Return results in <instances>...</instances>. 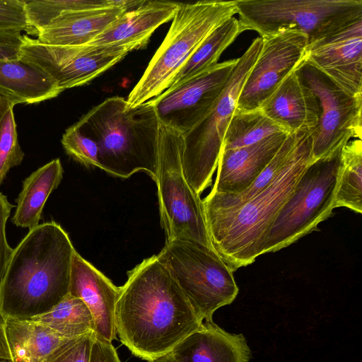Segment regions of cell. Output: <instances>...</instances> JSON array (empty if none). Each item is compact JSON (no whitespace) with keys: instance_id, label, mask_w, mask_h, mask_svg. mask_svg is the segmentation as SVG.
Masks as SVG:
<instances>
[{"instance_id":"cell-1","label":"cell","mask_w":362,"mask_h":362,"mask_svg":"<svg viewBox=\"0 0 362 362\" xmlns=\"http://www.w3.org/2000/svg\"><path fill=\"white\" fill-rule=\"evenodd\" d=\"M119 287L115 327L120 341L147 361L170 354L202 321L157 255L128 272Z\"/></svg>"},{"instance_id":"cell-2","label":"cell","mask_w":362,"mask_h":362,"mask_svg":"<svg viewBox=\"0 0 362 362\" xmlns=\"http://www.w3.org/2000/svg\"><path fill=\"white\" fill-rule=\"evenodd\" d=\"M75 251L54 221L30 230L13 249L0 284L1 315L28 320L54 307L69 293Z\"/></svg>"},{"instance_id":"cell-3","label":"cell","mask_w":362,"mask_h":362,"mask_svg":"<svg viewBox=\"0 0 362 362\" xmlns=\"http://www.w3.org/2000/svg\"><path fill=\"white\" fill-rule=\"evenodd\" d=\"M311 133L300 134L280 172L261 192L237 206L203 205L213 247L233 272L264 253L273 223L299 177L313 161Z\"/></svg>"},{"instance_id":"cell-4","label":"cell","mask_w":362,"mask_h":362,"mask_svg":"<svg viewBox=\"0 0 362 362\" xmlns=\"http://www.w3.org/2000/svg\"><path fill=\"white\" fill-rule=\"evenodd\" d=\"M74 124L97 144L100 169L122 178L145 171L156 180L160 123L151 100L127 108L124 98L110 97Z\"/></svg>"},{"instance_id":"cell-5","label":"cell","mask_w":362,"mask_h":362,"mask_svg":"<svg viewBox=\"0 0 362 362\" xmlns=\"http://www.w3.org/2000/svg\"><path fill=\"white\" fill-rule=\"evenodd\" d=\"M236 12L234 1L179 3L166 36L129 93L127 107L144 103L168 89L202 41Z\"/></svg>"},{"instance_id":"cell-6","label":"cell","mask_w":362,"mask_h":362,"mask_svg":"<svg viewBox=\"0 0 362 362\" xmlns=\"http://www.w3.org/2000/svg\"><path fill=\"white\" fill-rule=\"evenodd\" d=\"M236 14L245 31L261 37L294 30L309 44L362 18V0H235Z\"/></svg>"},{"instance_id":"cell-7","label":"cell","mask_w":362,"mask_h":362,"mask_svg":"<svg viewBox=\"0 0 362 362\" xmlns=\"http://www.w3.org/2000/svg\"><path fill=\"white\" fill-rule=\"evenodd\" d=\"M262 44L261 37L253 40L245 53L238 58L235 66L213 107L195 126L182 134L181 160L184 175L199 195L211 184L227 128Z\"/></svg>"},{"instance_id":"cell-8","label":"cell","mask_w":362,"mask_h":362,"mask_svg":"<svg viewBox=\"0 0 362 362\" xmlns=\"http://www.w3.org/2000/svg\"><path fill=\"white\" fill-rule=\"evenodd\" d=\"M157 257L202 322L211 321L214 312L238 293L233 272L214 248L173 240L166 241Z\"/></svg>"},{"instance_id":"cell-9","label":"cell","mask_w":362,"mask_h":362,"mask_svg":"<svg viewBox=\"0 0 362 362\" xmlns=\"http://www.w3.org/2000/svg\"><path fill=\"white\" fill-rule=\"evenodd\" d=\"M182 149V134L160 124L155 182L166 241L189 240L214 248L206 223L202 199L184 175Z\"/></svg>"},{"instance_id":"cell-10","label":"cell","mask_w":362,"mask_h":362,"mask_svg":"<svg viewBox=\"0 0 362 362\" xmlns=\"http://www.w3.org/2000/svg\"><path fill=\"white\" fill-rule=\"evenodd\" d=\"M340 152L313 160L305 169L272 224L264 253L290 245L329 217L334 209Z\"/></svg>"},{"instance_id":"cell-11","label":"cell","mask_w":362,"mask_h":362,"mask_svg":"<svg viewBox=\"0 0 362 362\" xmlns=\"http://www.w3.org/2000/svg\"><path fill=\"white\" fill-rule=\"evenodd\" d=\"M148 42L62 46L42 44L23 35L19 59L42 70L64 91L90 83L130 52L144 47Z\"/></svg>"},{"instance_id":"cell-12","label":"cell","mask_w":362,"mask_h":362,"mask_svg":"<svg viewBox=\"0 0 362 362\" xmlns=\"http://www.w3.org/2000/svg\"><path fill=\"white\" fill-rule=\"evenodd\" d=\"M296 72L314 93L320 107L318 124L311 133L313 160L339 153L352 139H361L362 97L347 94L305 61Z\"/></svg>"},{"instance_id":"cell-13","label":"cell","mask_w":362,"mask_h":362,"mask_svg":"<svg viewBox=\"0 0 362 362\" xmlns=\"http://www.w3.org/2000/svg\"><path fill=\"white\" fill-rule=\"evenodd\" d=\"M237 62L217 63L151 99L160 123L182 134L189 131L213 107Z\"/></svg>"},{"instance_id":"cell-14","label":"cell","mask_w":362,"mask_h":362,"mask_svg":"<svg viewBox=\"0 0 362 362\" xmlns=\"http://www.w3.org/2000/svg\"><path fill=\"white\" fill-rule=\"evenodd\" d=\"M262 38L259 53L238 97L237 110L258 109L305 59L309 42L300 32L286 30Z\"/></svg>"},{"instance_id":"cell-15","label":"cell","mask_w":362,"mask_h":362,"mask_svg":"<svg viewBox=\"0 0 362 362\" xmlns=\"http://www.w3.org/2000/svg\"><path fill=\"white\" fill-rule=\"evenodd\" d=\"M305 61L347 94L362 97V18L309 44Z\"/></svg>"},{"instance_id":"cell-16","label":"cell","mask_w":362,"mask_h":362,"mask_svg":"<svg viewBox=\"0 0 362 362\" xmlns=\"http://www.w3.org/2000/svg\"><path fill=\"white\" fill-rule=\"evenodd\" d=\"M119 291V287L75 251L69 293L81 299L90 311L95 334L110 342L117 335L115 317Z\"/></svg>"},{"instance_id":"cell-17","label":"cell","mask_w":362,"mask_h":362,"mask_svg":"<svg viewBox=\"0 0 362 362\" xmlns=\"http://www.w3.org/2000/svg\"><path fill=\"white\" fill-rule=\"evenodd\" d=\"M259 109L288 134L313 132L320 116L317 97L302 81L296 69L284 78Z\"/></svg>"},{"instance_id":"cell-18","label":"cell","mask_w":362,"mask_h":362,"mask_svg":"<svg viewBox=\"0 0 362 362\" xmlns=\"http://www.w3.org/2000/svg\"><path fill=\"white\" fill-rule=\"evenodd\" d=\"M288 134L281 133L250 146L221 150L211 192L235 194L247 189L275 156Z\"/></svg>"},{"instance_id":"cell-19","label":"cell","mask_w":362,"mask_h":362,"mask_svg":"<svg viewBox=\"0 0 362 362\" xmlns=\"http://www.w3.org/2000/svg\"><path fill=\"white\" fill-rule=\"evenodd\" d=\"M170 354L177 362H249L250 358L242 334L226 332L212 320L204 321Z\"/></svg>"},{"instance_id":"cell-20","label":"cell","mask_w":362,"mask_h":362,"mask_svg":"<svg viewBox=\"0 0 362 362\" xmlns=\"http://www.w3.org/2000/svg\"><path fill=\"white\" fill-rule=\"evenodd\" d=\"M179 3L146 1L126 11L105 31L86 45H114L133 42H148L153 33L162 24L172 20Z\"/></svg>"},{"instance_id":"cell-21","label":"cell","mask_w":362,"mask_h":362,"mask_svg":"<svg viewBox=\"0 0 362 362\" xmlns=\"http://www.w3.org/2000/svg\"><path fill=\"white\" fill-rule=\"evenodd\" d=\"M127 10L105 7L73 12L61 16L36 33L37 40L50 45H86L105 31Z\"/></svg>"},{"instance_id":"cell-22","label":"cell","mask_w":362,"mask_h":362,"mask_svg":"<svg viewBox=\"0 0 362 362\" xmlns=\"http://www.w3.org/2000/svg\"><path fill=\"white\" fill-rule=\"evenodd\" d=\"M4 332L13 362H45L66 339L31 320L4 317Z\"/></svg>"},{"instance_id":"cell-23","label":"cell","mask_w":362,"mask_h":362,"mask_svg":"<svg viewBox=\"0 0 362 362\" xmlns=\"http://www.w3.org/2000/svg\"><path fill=\"white\" fill-rule=\"evenodd\" d=\"M63 173L60 160L55 158L25 179L11 220L14 225L29 230L39 225L46 201L60 184Z\"/></svg>"},{"instance_id":"cell-24","label":"cell","mask_w":362,"mask_h":362,"mask_svg":"<svg viewBox=\"0 0 362 362\" xmlns=\"http://www.w3.org/2000/svg\"><path fill=\"white\" fill-rule=\"evenodd\" d=\"M0 88L27 104L52 99L63 92L47 74L19 59L0 61Z\"/></svg>"},{"instance_id":"cell-25","label":"cell","mask_w":362,"mask_h":362,"mask_svg":"<svg viewBox=\"0 0 362 362\" xmlns=\"http://www.w3.org/2000/svg\"><path fill=\"white\" fill-rule=\"evenodd\" d=\"M244 31L240 21L234 16L219 25L188 59L170 87L180 84L216 64L223 51Z\"/></svg>"},{"instance_id":"cell-26","label":"cell","mask_w":362,"mask_h":362,"mask_svg":"<svg viewBox=\"0 0 362 362\" xmlns=\"http://www.w3.org/2000/svg\"><path fill=\"white\" fill-rule=\"evenodd\" d=\"M28 320L47 326L66 339L76 338L94 332V320L90 311L81 299L69 293L48 312Z\"/></svg>"},{"instance_id":"cell-27","label":"cell","mask_w":362,"mask_h":362,"mask_svg":"<svg viewBox=\"0 0 362 362\" xmlns=\"http://www.w3.org/2000/svg\"><path fill=\"white\" fill-rule=\"evenodd\" d=\"M341 168L334 208L346 207L362 213V141H349L340 152Z\"/></svg>"},{"instance_id":"cell-28","label":"cell","mask_w":362,"mask_h":362,"mask_svg":"<svg viewBox=\"0 0 362 362\" xmlns=\"http://www.w3.org/2000/svg\"><path fill=\"white\" fill-rule=\"evenodd\" d=\"M301 133L288 134L275 156L247 189L235 194L210 192L202 200L203 205L214 208L237 206L261 192L270 185L280 172L296 147Z\"/></svg>"},{"instance_id":"cell-29","label":"cell","mask_w":362,"mask_h":362,"mask_svg":"<svg viewBox=\"0 0 362 362\" xmlns=\"http://www.w3.org/2000/svg\"><path fill=\"white\" fill-rule=\"evenodd\" d=\"M281 133L286 132L259 108L247 111L235 110L227 128L221 150L250 146Z\"/></svg>"},{"instance_id":"cell-30","label":"cell","mask_w":362,"mask_h":362,"mask_svg":"<svg viewBox=\"0 0 362 362\" xmlns=\"http://www.w3.org/2000/svg\"><path fill=\"white\" fill-rule=\"evenodd\" d=\"M110 6H114L112 0L25 1L29 28L33 29L35 33L58 18L66 14Z\"/></svg>"},{"instance_id":"cell-31","label":"cell","mask_w":362,"mask_h":362,"mask_svg":"<svg viewBox=\"0 0 362 362\" xmlns=\"http://www.w3.org/2000/svg\"><path fill=\"white\" fill-rule=\"evenodd\" d=\"M13 107L7 112L0 128V186L10 169L19 165L24 158L18 143Z\"/></svg>"},{"instance_id":"cell-32","label":"cell","mask_w":362,"mask_h":362,"mask_svg":"<svg viewBox=\"0 0 362 362\" xmlns=\"http://www.w3.org/2000/svg\"><path fill=\"white\" fill-rule=\"evenodd\" d=\"M61 141L66 153L74 160L86 166L100 168L97 144L75 124L65 131Z\"/></svg>"},{"instance_id":"cell-33","label":"cell","mask_w":362,"mask_h":362,"mask_svg":"<svg viewBox=\"0 0 362 362\" xmlns=\"http://www.w3.org/2000/svg\"><path fill=\"white\" fill-rule=\"evenodd\" d=\"M95 332L68 340L45 362H90Z\"/></svg>"},{"instance_id":"cell-34","label":"cell","mask_w":362,"mask_h":362,"mask_svg":"<svg viewBox=\"0 0 362 362\" xmlns=\"http://www.w3.org/2000/svg\"><path fill=\"white\" fill-rule=\"evenodd\" d=\"M23 0H0V30H29Z\"/></svg>"},{"instance_id":"cell-35","label":"cell","mask_w":362,"mask_h":362,"mask_svg":"<svg viewBox=\"0 0 362 362\" xmlns=\"http://www.w3.org/2000/svg\"><path fill=\"white\" fill-rule=\"evenodd\" d=\"M13 206L7 197L0 192V284L13 250L8 244L6 236V221Z\"/></svg>"},{"instance_id":"cell-36","label":"cell","mask_w":362,"mask_h":362,"mask_svg":"<svg viewBox=\"0 0 362 362\" xmlns=\"http://www.w3.org/2000/svg\"><path fill=\"white\" fill-rule=\"evenodd\" d=\"M23 35L19 30H0V61L19 59Z\"/></svg>"},{"instance_id":"cell-37","label":"cell","mask_w":362,"mask_h":362,"mask_svg":"<svg viewBox=\"0 0 362 362\" xmlns=\"http://www.w3.org/2000/svg\"><path fill=\"white\" fill-rule=\"evenodd\" d=\"M90 362H121L112 342L95 334Z\"/></svg>"},{"instance_id":"cell-38","label":"cell","mask_w":362,"mask_h":362,"mask_svg":"<svg viewBox=\"0 0 362 362\" xmlns=\"http://www.w3.org/2000/svg\"><path fill=\"white\" fill-rule=\"evenodd\" d=\"M18 103L17 98L0 88V128L8 110Z\"/></svg>"},{"instance_id":"cell-39","label":"cell","mask_w":362,"mask_h":362,"mask_svg":"<svg viewBox=\"0 0 362 362\" xmlns=\"http://www.w3.org/2000/svg\"><path fill=\"white\" fill-rule=\"evenodd\" d=\"M0 362H13L4 332V317L0 313Z\"/></svg>"},{"instance_id":"cell-40","label":"cell","mask_w":362,"mask_h":362,"mask_svg":"<svg viewBox=\"0 0 362 362\" xmlns=\"http://www.w3.org/2000/svg\"><path fill=\"white\" fill-rule=\"evenodd\" d=\"M148 362H177L176 360L173 357L171 354H168L166 355L162 356L157 358H155L151 361H148Z\"/></svg>"}]
</instances>
